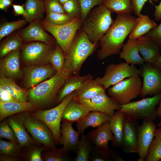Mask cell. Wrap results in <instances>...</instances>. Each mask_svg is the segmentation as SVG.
I'll use <instances>...</instances> for the list:
<instances>
[{"mask_svg": "<svg viewBox=\"0 0 161 161\" xmlns=\"http://www.w3.org/2000/svg\"><path fill=\"white\" fill-rule=\"evenodd\" d=\"M159 105L157 109H156L157 117H161V99L160 101Z\"/></svg>", "mask_w": 161, "mask_h": 161, "instance_id": "54", "label": "cell"}, {"mask_svg": "<svg viewBox=\"0 0 161 161\" xmlns=\"http://www.w3.org/2000/svg\"><path fill=\"white\" fill-rule=\"evenodd\" d=\"M19 144L11 141L0 140V155H5L18 157L21 155V148Z\"/></svg>", "mask_w": 161, "mask_h": 161, "instance_id": "37", "label": "cell"}, {"mask_svg": "<svg viewBox=\"0 0 161 161\" xmlns=\"http://www.w3.org/2000/svg\"><path fill=\"white\" fill-rule=\"evenodd\" d=\"M161 99V92L151 97L144 98L121 106L119 110L125 115L136 120H155L157 117L155 107Z\"/></svg>", "mask_w": 161, "mask_h": 161, "instance_id": "6", "label": "cell"}, {"mask_svg": "<svg viewBox=\"0 0 161 161\" xmlns=\"http://www.w3.org/2000/svg\"><path fill=\"white\" fill-rule=\"evenodd\" d=\"M151 64L153 66L161 70V56L159 57L156 62Z\"/></svg>", "mask_w": 161, "mask_h": 161, "instance_id": "53", "label": "cell"}, {"mask_svg": "<svg viewBox=\"0 0 161 161\" xmlns=\"http://www.w3.org/2000/svg\"><path fill=\"white\" fill-rule=\"evenodd\" d=\"M140 73L139 70L134 65L125 62L111 64L106 66L103 76L95 79L106 90L124 79Z\"/></svg>", "mask_w": 161, "mask_h": 161, "instance_id": "9", "label": "cell"}, {"mask_svg": "<svg viewBox=\"0 0 161 161\" xmlns=\"http://www.w3.org/2000/svg\"><path fill=\"white\" fill-rule=\"evenodd\" d=\"M19 160L18 157L10 155H0V161H17Z\"/></svg>", "mask_w": 161, "mask_h": 161, "instance_id": "52", "label": "cell"}, {"mask_svg": "<svg viewBox=\"0 0 161 161\" xmlns=\"http://www.w3.org/2000/svg\"><path fill=\"white\" fill-rule=\"evenodd\" d=\"M112 13L102 4L92 10L82 22L81 30L92 43L98 44L113 24Z\"/></svg>", "mask_w": 161, "mask_h": 161, "instance_id": "4", "label": "cell"}, {"mask_svg": "<svg viewBox=\"0 0 161 161\" xmlns=\"http://www.w3.org/2000/svg\"><path fill=\"white\" fill-rule=\"evenodd\" d=\"M41 0V1H44L45 0Z\"/></svg>", "mask_w": 161, "mask_h": 161, "instance_id": "58", "label": "cell"}, {"mask_svg": "<svg viewBox=\"0 0 161 161\" xmlns=\"http://www.w3.org/2000/svg\"><path fill=\"white\" fill-rule=\"evenodd\" d=\"M157 126L152 120H143L137 129V140L140 157L145 159L146 157L150 145L154 137Z\"/></svg>", "mask_w": 161, "mask_h": 161, "instance_id": "20", "label": "cell"}, {"mask_svg": "<svg viewBox=\"0 0 161 161\" xmlns=\"http://www.w3.org/2000/svg\"><path fill=\"white\" fill-rule=\"evenodd\" d=\"M144 35L151 39L161 49V22L159 25L150 30Z\"/></svg>", "mask_w": 161, "mask_h": 161, "instance_id": "46", "label": "cell"}, {"mask_svg": "<svg viewBox=\"0 0 161 161\" xmlns=\"http://www.w3.org/2000/svg\"><path fill=\"white\" fill-rule=\"evenodd\" d=\"M45 148L41 147H33L30 149L27 153L26 158L30 161H43L42 152L45 151Z\"/></svg>", "mask_w": 161, "mask_h": 161, "instance_id": "45", "label": "cell"}, {"mask_svg": "<svg viewBox=\"0 0 161 161\" xmlns=\"http://www.w3.org/2000/svg\"><path fill=\"white\" fill-rule=\"evenodd\" d=\"M137 18L131 14L117 15L115 19L99 41L97 56L102 60L120 52L124 41L135 26Z\"/></svg>", "mask_w": 161, "mask_h": 161, "instance_id": "1", "label": "cell"}, {"mask_svg": "<svg viewBox=\"0 0 161 161\" xmlns=\"http://www.w3.org/2000/svg\"><path fill=\"white\" fill-rule=\"evenodd\" d=\"M20 49L12 51L1 58L0 62V77L13 79L21 78L23 73L20 67Z\"/></svg>", "mask_w": 161, "mask_h": 161, "instance_id": "18", "label": "cell"}, {"mask_svg": "<svg viewBox=\"0 0 161 161\" xmlns=\"http://www.w3.org/2000/svg\"><path fill=\"white\" fill-rule=\"evenodd\" d=\"M49 65L28 66L24 69V81L26 89L32 88L50 78L56 73Z\"/></svg>", "mask_w": 161, "mask_h": 161, "instance_id": "13", "label": "cell"}, {"mask_svg": "<svg viewBox=\"0 0 161 161\" xmlns=\"http://www.w3.org/2000/svg\"><path fill=\"white\" fill-rule=\"evenodd\" d=\"M26 129L32 135L33 140L43 145L50 150L56 148L53 134L43 122L32 114L27 116L24 121Z\"/></svg>", "mask_w": 161, "mask_h": 161, "instance_id": "11", "label": "cell"}, {"mask_svg": "<svg viewBox=\"0 0 161 161\" xmlns=\"http://www.w3.org/2000/svg\"><path fill=\"white\" fill-rule=\"evenodd\" d=\"M65 55L61 48L57 44L54 49L50 56L49 63L56 72H59L64 69Z\"/></svg>", "mask_w": 161, "mask_h": 161, "instance_id": "36", "label": "cell"}, {"mask_svg": "<svg viewBox=\"0 0 161 161\" xmlns=\"http://www.w3.org/2000/svg\"><path fill=\"white\" fill-rule=\"evenodd\" d=\"M111 117L109 114L98 112H90L81 120L77 122L76 127L80 134L83 133L89 127L97 128L103 124L109 122Z\"/></svg>", "mask_w": 161, "mask_h": 161, "instance_id": "24", "label": "cell"}, {"mask_svg": "<svg viewBox=\"0 0 161 161\" xmlns=\"http://www.w3.org/2000/svg\"><path fill=\"white\" fill-rule=\"evenodd\" d=\"M75 91L66 97L56 107L46 110H39L31 114L44 123L52 131L56 143L61 142V122L64 109L68 102L76 96Z\"/></svg>", "mask_w": 161, "mask_h": 161, "instance_id": "7", "label": "cell"}, {"mask_svg": "<svg viewBox=\"0 0 161 161\" xmlns=\"http://www.w3.org/2000/svg\"><path fill=\"white\" fill-rule=\"evenodd\" d=\"M27 22L25 19H20L1 24L0 27V40L16 30L24 26Z\"/></svg>", "mask_w": 161, "mask_h": 161, "instance_id": "38", "label": "cell"}, {"mask_svg": "<svg viewBox=\"0 0 161 161\" xmlns=\"http://www.w3.org/2000/svg\"><path fill=\"white\" fill-rule=\"evenodd\" d=\"M71 75L63 70L27 91L29 102L37 109L56 101L58 93Z\"/></svg>", "mask_w": 161, "mask_h": 161, "instance_id": "3", "label": "cell"}, {"mask_svg": "<svg viewBox=\"0 0 161 161\" xmlns=\"http://www.w3.org/2000/svg\"><path fill=\"white\" fill-rule=\"evenodd\" d=\"M37 109L33 104L29 101L3 102L0 101V121L16 114L33 111Z\"/></svg>", "mask_w": 161, "mask_h": 161, "instance_id": "26", "label": "cell"}, {"mask_svg": "<svg viewBox=\"0 0 161 161\" xmlns=\"http://www.w3.org/2000/svg\"><path fill=\"white\" fill-rule=\"evenodd\" d=\"M28 112L16 114L8 117L7 120L14 131L19 145L23 147L29 146L33 142V140L25 130L24 121L29 114Z\"/></svg>", "mask_w": 161, "mask_h": 161, "instance_id": "19", "label": "cell"}, {"mask_svg": "<svg viewBox=\"0 0 161 161\" xmlns=\"http://www.w3.org/2000/svg\"><path fill=\"white\" fill-rule=\"evenodd\" d=\"M24 7L29 17V23L40 20L45 12L44 1L40 0H26Z\"/></svg>", "mask_w": 161, "mask_h": 161, "instance_id": "32", "label": "cell"}, {"mask_svg": "<svg viewBox=\"0 0 161 161\" xmlns=\"http://www.w3.org/2000/svg\"><path fill=\"white\" fill-rule=\"evenodd\" d=\"M139 70L143 79L142 97L161 92V70L147 62L142 65Z\"/></svg>", "mask_w": 161, "mask_h": 161, "instance_id": "12", "label": "cell"}, {"mask_svg": "<svg viewBox=\"0 0 161 161\" xmlns=\"http://www.w3.org/2000/svg\"><path fill=\"white\" fill-rule=\"evenodd\" d=\"M86 136L91 143L95 145L94 149L95 150L105 153H110L112 151L109 146L108 142L111 141L112 143L114 137L109 122L89 132Z\"/></svg>", "mask_w": 161, "mask_h": 161, "instance_id": "16", "label": "cell"}, {"mask_svg": "<svg viewBox=\"0 0 161 161\" xmlns=\"http://www.w3.org/2000/svg\"><path fill=\"white\" fill-rule=\"evenodd\" d=\"M81 134L80 139L75 152V161H88L93 149L92 143L84 133Z\"/></svg>", "mask_w": 161, "mask_h": 161, "instance_id": "35", "label": "cell"}, {"mask_svg": "<svg viewBox=\"0 0 161 161\" xmlns=\"http://www.w3.org/2000/svg\"><path fill=\"white\" fill-rule=\"evenodd\" d=\"M12 5L13 8V13L15 16L22 15L27 22H29V16L24 7V4H12Z\"/></svg>", "mask_w": 161, "mask_h": 161, "instance_id": "49", "label": "cell"}, {"mask_svg": "<svg viewBox=\"0 0 161 161\" xmlns=\"http://www.w3.org/2000/svg\"><path fill=\"white\" fill-rule=\"evenodd\" d=\"M105 89L92 78L85 81L75 91V97L78 100H89L105 92Z\"/></svg>", "mask_w": 161, "mask_h": 161, "instance_id": "27", "label": "cell"}, {"mask_svg": "<svg viewBox=\"0 0 161 161\" xmlns=\"http://www.w3.org/2000/svg\"><path fill=\"white\" fill-rule=\"evenodd\" d=\"M139 126L137 120L125 115L120 148L126 153H139L137 136Z\"/></svg>", "mask_w": 161, "mask_h": 161, "instance_id": "14", "label": "cell"}, {"mask_svg": "<svg viewBox=\"0 0 161 161\" xmlns=\"http://www.w3.org/2000/svg\"><path fill=\"white\" fill-rule=\"evenodd\" d=\"M63 6L65 13L72 19L80 17L81 9L78 0H69Z\"/></svg>", "mask_w": 161, "mask_h": 161, "instance_id": "40", "label": "cell"}, {"mask_svg": "<svg viewBox=\"0 0 161 161\" xmlns=\"http://www.w3.org/2000/svg\"><path fill=\"white\" fill-rule=\"evenodd\" d=\"M139 53L145 62L152 64L161 56L159 46L148 36L143 35L137 39Z\"/></svg>", "mask_w": 161, "mask_h": 161, "instance_id": "22", "label": "cell"}, {"mask_svg": "<svg viewBox=\"0 0 161 161\" xmlns=\"http://www.w3.org/2000/svg\"><path fill=\"white\" fill-rule=\"evenodd\" d=\"M42 158L44 160L46 161H66L69 159L67 154L57 148L51 149L50 151L45 153Z\"/></svg>", "mask_w": 161, "mask_h": 161, "instance_id": "43", "label": "cell"}, {"mask_svg": "<svg viewBox=\"0 0 161 161\" xmlns=\"http://www.w3.org/2000/svg\"><path fill=\"white\" fill-rule=\"evenodd\" d=\"M157 126H158V127H161V121L157 125Z\"/></svg>", "mask_w": 161, "mask_h": 161, "instance_id": "57", "label": "cell"}, {"mask_svg": "<svg viewBox=\"0 0 161 161\" xmlns=\"http://www.w3.org/2000/svg\"><path fill=\"white\" fill-rule=\"evenodd\" d=\"M44 4L45 12L46 13H65L63 5L59 0H45Z\"/></svg>", "mask_w": 161, "mask_h": 161, "instance_id": "44", "label": "cell"}, {"mask_svg": "<svg viewBox=\"0 0 161 161\" xmlns=\"http://www.w3.org/2000/svg\"><path fill=\"white\" fill-rule=\"evenodd\" d=\"M125 116L124 112L119 110H117L111 117L109 122L114 137L112 144L116 148H120L121 147Z\"/></svg>", "mask_w": 161, "mask_h": 161, "instance_id": "29", "label": "cell"}, {"mask_svg": "<svg viewBox=\"0 0 161 161\" xmlns=\"http://www.w3.org/2000/svg\"><path fill=\"white\" fill-rule=\"evenodd\" d=\"M138 161H144V159L141 157H140L139 158L138 160Z\"/></svg>", "mask_w": 161, "mask_h": 161, "instance_id": "56", "label": "cell"}, {"mask_svg": "<svg viewBox=\"0 0 161 161\" xmlns=\"http://www.w3.org/2000/svg\"><path fill=\"white\" fill-rule=\"evenodd\" d=\"M62 122L61 126L60 144L63 146L59 149L62 152L67 154L71 151H75L79 141L80 134L78 131L73 129L72 123Z\"/></svg>", "mask_w": 161, "mask_h": 161, "instance_id": "21", "label": "cell"}, {"mask_svg": "<svg viewBox=\"0 0 161 161\" xmlns=\"http://www.w3.org/2000/svg\"><path fill=\"white\" fill-rule=\"evenodd\" d=\"M90 112L75 97L70 100L66 106L61 121L72 123L77 122Z\"/></svg>", "mask_w": 161, "mask_h": 161, "instance_id": "23", "label": "cell"}, {"mask_svg": "<svg viewBox=\"0 0 161 161\" xmlns=\"http://www.w3.org/2000/svg\"><path fill=\"white\" fill-rule=\"evenodd\" d=\"M82 22L80 17L75 18L70 22L61 25L50 24L44 20L41 21L44 29L54 38L56 43L61 48L65 56L77 32L81 28Z\"/></svg>", "mask_w": 161, "mask_h": 161, "instance_id": "8", "label": "cell"}, {"mask_svg": "<svg viewBox=\"0 0 161 161\" xmlns=\"http://www.w3.org/2000/svg\"><path fill=\"white\" fill-rule=\"evenodd\" d=\"M154 7V16L156 21H159L161 19V1L158 5H155Z\"/></svg>", "mask_w": 161, "mask_h": 161, "instance_id": "51", "label": "cell"}, {"mask_svg": "<svg viewBox=\"0 0 161 161\" xmlns=\"http://www.w3.org/2000/svg\"><path fill=\"white\" fill-rule=\"evenodd\" d=\"M69 0H59L61 3L63 5L64 3Z\"/></svg>", "mask_w": 161, "mask_h": 161, "instance_id": "55", "label": "cell"}, {"mask_svg": "<svg viewBox=\"0 0 161 161\" xmlns=\"http://www.w3.org/2000/svg\"><path fill=\"white\" fill-rule=\"evenodd\" d=\"M5 118L0 123V138H5L12 142L19 144L14 131L10 126L7 119Z\"/></svg>", "mask_w": 161, "mask_h": 161, "instance_id": "42", "label": "cell"}, {"mask_svg": "<svg viewBox=\"0 0 161 161\" xmlns=\"http://www.w3.org/2000/svg\"><path fill=\"white\" fill-rule=\"evenodd\" d=\"M136 24L129 36V39H137L155 27L157 25L146 15H141L137 18Z\"/></svg>", "mask_w": 161, "mask_h": 161, "instance_id": "30", "label": "cell"}, {"mask_svg": "<svg viewBox=\"0 0 161 161\" xmlns=\"http://www.w3.org/2000/svg\"><path fill=\"white\" fill-rule=\"evenodd\" d=\"M103 4L117 15L131 14L133 12L131 0H104Z\"/></svg>", "mask_w": 161, "mask_h": 161, "instance_id": "31", "label": "cell"}, {"mask_svg": "<svg viewBox=\"0 0 161 161\" xmlns=\"http://www.w3.org/2000/svg\"><path fill=\"white\" fill-rule=\"evenodd\" d=\"M148 0H131L134 14L137 17L141 15L142 10L145 3ZM151 1V0H149ZM153 1L157 2L159 0H152Z\"/></svg>", "mask_w": 161, "mask_h": 161, "instance_id": "48", "label": "cell"}, {"mask_svg": "<svg viewBox=\"0 0 161 161\" xmlns=\"http://www.w3.org/2000/svg\"><path fill=\"white\" fill-rule=\"evenodd\" d=\"M78 101L90 112H101L111 117L114 114L115 110H119L121 108V105L105 92L89 100Z\"/></svg>", "mask_w": 161, "mask_h": 161, "instance_id": "15", "label": "cell"}, {"mask_svg": "<svg viewBox=\"0 0 161 161\" xmlns=\"http://www.w3.org/2000/svg\"><path fill=\"white\" fill-rule=\"evenodd\" d=\"M142 82L139 75L127 78L108 89V95L120 105L128 104L141 95Z\"/></svg>", "mask_w": 161, "mask_h": 161, "instance_id": "5", "label": "cell"}, {"mask_svg": "<svg viewBox=\"0 0 161 161\" xmlns=\"http://www.w3.org/2000/svg\"><path fill=\"white\" fill-rule=\"evenodd\" d=\"M40 20H35L30 23L21 30L18 34L24 41H39L52 46L55 40L53 36L46 32Z\"/></svg>", "mask_w": 161, "mask_h": 161, "instance_id": "17", "label": "cell"}, {"mask_svg": "<svg viewBox=\"0 0 161 161\" xmlns=\"http://www.w3.org/2000/svg\"><path fill=\"white\" fill-rule=\"evenodd\" d=\"M52 47L39 41L27 43L22 47V59L28 66L45 65L49 62Z\"/></svg>", "mask_w": 161, "mask_h": 161, "instance_id": "10", "label": "cell"}, {"mask_svg": "<svg viewBox=\"0 0 161 161\" xmlns=\"http://www.w3.org/2000/svg\"><path fill=\"white\" fill-rule=\"evenodd\" d=\"M98 45L92 42L83 31H78L65 56L64 70L71 75H78L83 63Z\"/></svg>", "mask_w": 161, "mask_h": 161, "instance_id": "2", "label": "cell"}, {"mask_svg": "<svg viewBox=\"0 0 161 161\" xmlns=\"http://www.w3.org/2000/svg\"><path fill=\"white\" fill-rule=\"evenodd\" d=\"M122 48L119 56L125 60L126 63L134 65H142L145 63L143 58L139 54L137 39L129 38Z\"/></svg>", "mask_w": 161, "mask_h": 161, "instance_id": "25", "label": "cell"}, {"mask_svg": "<svg viewBox=\"0 0 161 161\" xmlns=\"http://www.w3.org/2000/svg\"><path fill=\"white\" fill-rule=\"evenodd\" d=\"M46 13L44 20L48 23L55 25H64L70 22L73 19L66 13Z\"/></svg>", "mask_w": 161, "mask_h": 161, "instance_id": "39", "label": "cell"}, {"mask_svg": "<svg viewBox=\"0 0 161 161\" xmlns=\"http://www.w3.org/2000/svg\"><path fill=\"white\" fill-rule=\"evenodd\" d=\"M0 101L3 102H18L12 95L5 87L1 84H0Z\"/></svg>", "mask_w": 161, "mask_h": 161, "instance_id": "47", "label": "cell"}, {"mask_svg": "<svg viewBox=\"0 0 161 161\" xmlns=\"http://www.w3.org/2000/svg\"><path fill=\"white\" fill-rule=\"evenodd\" d=\"M22 40L19 34L16 33L3 41L0 44V58L12 51L20 49L23 46Z\"/></svg>", "mask_w": 161, "mask_h": 161, "instance_id": "34", "label": "cell"}, {"mask_svg": "<svg viewBox=\"0 0 161 161\" xmlns=\"http://www.w3.org/2000/svg\"><path fill=\"white\" fill-rule=\"evenodd\" d=\"M104 0H78L81 9L80 18L83 21L92 10L96 6L103 4Z\"/></svg>", "mask_w": 161, "mask_h": 161, "instance_id": "41", "label": "cell"}, {"mask_svg": "<svg viewBox=\"0 0 161 161\" xmlns=\"http://www.w3.org/2000/svg\"><path fill=\"white\" fill-rule=\"evenodd\" d=\"M13 0H0V9L4 11L7 10L8 8L12 4Z\"/></svg>", "mask_w": 161, "mask_h": 161, "instance_id": "50", "label": "cell"}, {"mask_svg": "<svg viewBox=\"0 0 161 161\" xmlns=\"http://www.w3.org/2000/svg\"><path fill=\"white\" fill-rule=\"evenodd\" d=\"M154 137L150 145L144 161H158L161 159V127L156 129Z\"/></svg>", "mask_w": 161, "mask_h": 161, "instance_id": "33", "label": "cell"}, {"mask_svg": "<svg viewBox=\"0 0 161 161\" xmlns=\"http://www.w3.org/2000/svg\"><path fill=\"white\" fill-rule=\"evenodd\" d=\"M92 78L89 74L84 76L71 75L59 90L56 99V103H59L66 97L77 90L85 81Z\"/></svg>", "mask_w": 161, "mask_h": 161, "instance_id": "28", "label": "cell"}]
</instances>
